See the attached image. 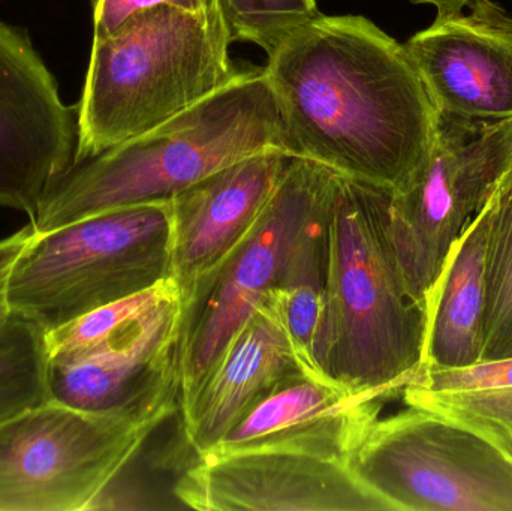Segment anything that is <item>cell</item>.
<instances>
[{
    "instance_id": "11",
    "label": "cell",
    "mask_w": 512,
    "mask_h": 511,
    "mask_svg": "<svg viewBox=\"0 0 512 511\" xmlns=\"http://www.w3.org/2000/svg\"><path fill=\"white\" fill-rule=\"evenodd\" d=\"M173 495L198 511H393L348 462L277 450L198 456Z\"/></svg>"
},
{
    "instance_id": "12",
    "label": "cell",
    "mask_w": 512,
    "mask_h": 511,
    "mask_svg": "<svg viewBox=\"0 0 512 511\" xmlns=\"http://www.w3.org/2000/svg\"><path fill=\"white\" fill-rule=\"evenodd\" d=\"M77 149V105L62 101L30 39L0 21V204L32 218Z\"/></svg>"
},
{
    "instance_id": "18",
    "label": "cell",
    "mask_w": 512,
    "mask_h": 511,
    "mask_svg": "<svg viewBox=\"0 0 512 511\" xmlns=\"http://www.w3.org/2000/svg\"><path fill=\"white\" fill-rule=\"evenodd\" d=\"M403 402L483 437L512 461V357L462 369L423 368Z\"/></svg>"
},
{
    "instance_id": "25",
    "label": "cell",
    "mask_w": 512,
    "mask_h": 511,
    "mask_svg": "<svg viewBox=\"0 0 512 511\" xmlns=\"http://www.w3.org/2000/svg\"><path fill=\"white\" fill-rule=\"evenodd\" d=\"M408 2L435 6V20H447V18L463 14V9L469 6L472 0H408Z\"/></svg>"
},
{
    "instance_id": "1",
    "label": "cell",
    "mask_w": 512,
    "mask_h": 511,
    "mask_svg": "<svg viewBox=\"0 0 512 511\" xmlns=\"http://www.w3.org/2000/svg\"><path fill=\"white\" fill-rule=\"evenodd\" d=\"M264 69L286 155L388 191L423 170L438 111L405 44L369 18L321 14Z\"/></svg>"
},
{
    "instance_id": "22",
    "label": "cell",
    "mask_w": 512,
    "mask_h": 511,
    "mask_svg": "<svg viewBox=\"0 0 512 511\" xmlns=\"http://www.w3.org/2000/svg\"><path fill=\"white\" fill-rule=\"evenodd\" d=\"M231 42H251L270 56L321 15L316 0H216Z\"/></svg>"
},
{
    "instance_id": "15",
    "label": "cell",
    "mask_w": 512,
    "mask_h": 511,
    "mask_svg": "<svg viewBox=\"0 0 512 511\" xmlns=\"http://www.w3.org/2000/svg\"><path fill=\"white\" fill-rule=\"evenodd\" d=\"M301 371L315 372L295 345L282 296L273 288L180 401L186 440L198 456L203 455L256 401Z\"/></svg>"
},
{
    "instance_id": "4",
    "label": "cell",
    "mask_w": 512,
    "mask_h": 511,
    "mask_svg": "<svg viewBox=\"0 0 512 511\" xmlns=\"http://www.w3.org/2000/svg\"><path fill=\"white\" fill-rule=\"evenodd\" d=\"M231 44L218 5L200 12L159 5L93 36L75 161L140 137L218 92L239 71Z\"/></svg>"
},
{
    "instance_id": "14",
    "label": "cell",
    "mask_w": 512,
    "mask_h": 511,
    "mask_svg": "<svg viewBox=\"0 0 512 511\" xmlns=\"http://www.w3.org/2000/svg\"><path fill=\"white\" fill-rule=\"evenodd\" d=\"M390 398L385 390L346 389L316 372H297L256 401L203 455L277 450L348 462Z\"/></svg>"
},
{
    "instance_id": "3",
    "label": "cell",
    "mask_w": 512,
    "mask_h": 511,
    "mask_svg": "<svg viewBox=\"0 0 512 511\" xmlns=\"http://www.w3.org/2000/svg\"><path fill=\"white\" fill-rule=\"evenodd\" d=\"M388 189L337 174L327 215V290L313 363L351 390L397 396L424 365L427 309L412 297L385 225Z\"/></svg>"
},
{
    "instance_id": "7",
    "label": "cell",
    "mask_w": 512,
    "mask_h": 511,
    "mask_svg": "<svg viewBox=\"0 0 512 511\" xmlns=\"http://www.w3.org/2000/svg\"><path fill=\"white\" fill-rule=\"evenodd\" d=\"M378 417L348 464L393 511H512V461L417 407Z\"/></svg>"
},
{
    "instance_id": "24",
    "label": "cell",
    "mask_w": 512,
    "mask_h": 511,
    "mask_svg": "<svg viewBox=\"0 0 512 511\" xmlns=\"http://www.w3.org/2000/svg\"><path fill=\"white\" fill-rule=\"evenodd\" d=\"M32 233V227L29 225L12 236L0 240V329L14 315L12 314L11 300H9V284H11L15 263L20 258Z\"/></svg>"
},
{
    "instance_id": "23",
    "label": "cell",
    "mask_w": 512,
    "mask_h": 511,
    "mask_svg": "<svg viewBox=\"0 0 512 511\" xmlns=\"http://www.w3.org/2000/svg\"><path fill=\"white\" fill-rule=\"evenodd\" d=\"M159 5L200 12L215 8L216 0H93V36L108 35L131 15Z\"/></svg>"
},
{
    "instance_id": "9",
    "label": "cell",
    "mask_w": 512,
    "mask_h": 511,
    "mask_svg": "<svg viewBox=\"0 0 512 511\" xmlns=\"http://www.w3.org/2000/svg\"><path fill=\"white\" fill-rule=\"evenodd\" d=\"M161 425L95 416L53 401L0 423V511L89 510Z\"/></svg>"
},
{
    "instance_id": "2",
    "label": "cell",
    "mask_w": 512,
    "mask_h": 511,
    "mask_svg": "<svg viewBox=\"0 0 512 511\" xmlns=\"http://www.w3.org/2000/svg\"><path fill=\"white\" fill-rule=\"evenodd\" d=\"M267 150L283 152L276 96L264 68L239 69L218 92L152 131L75 161L50 183L30 227L47 233L107 210L171 200Z\"/></svg>"
},
{
    "instance_id": "17",
    "label": "cell",
    "mask_w": 512,
    "mask_h": 511,
    "mask_svg": "<svg viewBox=\"0 0 512 511\" xmlns=\"http://www.w3.org/2000/svg\"><path fill=\"white\" fill-rule=\"evenodd\" d=\"M489 219L487 200L451 249L430 294L423 368L462 369L481 362Z\"/></svg>"
},
{
    "instance_id": "8",
    "label": "cell",
    "mask_w": 512,
    "mask_h": 511,
    "mask_svg": "<svg viewBox=\"0 0 512 511\" xmlns=\"http://www.w3.org/2000/svg\"><path fill=\"white\" fill-rule=\"evenodd\" d=\"M336 179L334 171L310 159H289L252 230L183 300L180 401L277 287L304 228L330 203Z\"/></svg>"
},
{
    "instance_id": "19",
    "label": "cell",
    "mask_w": 512,
    "mask_h": 511,
    "mask_svg": "<svg viewBox=\"0 0 512 511\" xmlns=\"http://www.w3.org/2000/svg\"><path fill=\"white\" fill-rule=\"evenodd\" d=\"M330 203L304 228L286 261L282 278L276 287L285 306L289 333L300 350L301 356L306 360L309 368L315 372H318V369L313 363V348H315L322 318H324L325 290H327L325 228H327Z\"/></svg>"
},
{
    "instance_id": "13",
    "label": "cell",
    "mask_w": 512,
    "mask_h": 511,
    "mask_svg": "<svg viewBox=\"0 0 512 511\" xmlns=\"http://www.w3.org/2000/svg\"><path fill=\"white\" fill-rule=\"evenodd\" d=\"M436 111L472 120L512 119V17L493 0L435 20L405 44Z\"/></svg>"
},
{
    "instance_id": "6",
    "label": "cell",
    "mask_w": 512,
    "mask_h": 511,
    "mask_svg": "<svg viewBox=\"0 0 512 511\" xmlns=\"http://www.w3.org/2000/svg\"><path fill=\"white\" fill-rule=\"evenodd\" d=\"M512 167V119L438 113L429 159L411 183L387 191L385 225L406 287L427 309L448 255Z\"/></svg>"
},
{
    "instance_id": "21",
    "label": "cell",
    "mask_w": 512,
    "mask_h": 511,
    "mask_svg": "<svg viewBox=\"0 0 512 511\" xmlns=\"http://www.w3.org/2000/svg\"><path fill=\"white\" fill-rule=\"evenodd\" d=\"M47 339L18 315L0 329V423L50 401Z\"/></svg>"
},
{
    "instance_id": "16",
    "label": "cell",
    "mask_w": 512,
    "mask_h": 511,
    "mask_svg": "<svg viewBox=\"0 0 512 511\" xmlns=\"http://www.w3.org/2000/svg\"><path fill=\"white\" fill-rule=\"evenodd\" d=\"M291 156L256 153L227 165L171 198V275L182 299L233 252L252 230Z\"/></svg>"
},
{
    "instance_id": "10",
    "label": "cell",
    "mask_w": 512,
    "mask_h": 511,
    "mask_svg": "<svg viewBox=\"0 0 512 511\" xmlns=\"http://www.w3.org/2000/svg\"><path fill=\"white\" fill-rule=\"evenodd\" d=\"M183 299L173 297L92 353L48 362L50 401L95 416L161 425L180 411Z\"/></svg>"
},
{
    "instance_id": "5",
    "label": "cell",
    "mask_w": 512,
    "mask_h": 511,
    "mask_svg": "<svg viewBox=\"0 0 512 511\" xmlns=\"http://www.w3.org/2000/svg\"><path fill=\"white\" fill-rule=\"evenodd\" d=\"M171 257V200L33 231L12 272V314L51 332L173 278Z\"/></svg>"
},
{
    "instance_id": "20",
    "label": "cell",
    "mask_w": 512,
    "mask_h": 511,
    "mask_svg": "<svg viewBox=\"0 0 512 511\" xmlns=\"http://www.w3.org/2000/svg\"><path fill=\"white\" fill-rule=\"evenodd\" d=\"M489 207L481 362L512 357V167L499 180Z\"/></svg>"
}]
</instances>
